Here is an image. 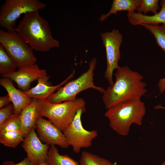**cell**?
I'll return each mask as SVG.
<instances>
[{
    "label": "cell",
    "mask_w": 165,
    "mask_h": 165,
    "mask_svg": "<svg viewBox=\"0 0 165 165\" xmlns=\"http://www.w3.org/2000/svg\"><path fill=\"white\" fill-rule=\"evenodd\" d=\"M18 67L11 57L0 44V74L1 76L9 75L16 71Z\"/></svg>",
    "instance_id": "obj_20"
},
{
    "label": "cell",
    "mask_w": 165,
    "mask_h": 165,
    "mask_svg": "<svg viewBox=\"0 0 165 165\" xmlns=\"http://www.w3.org/2000/svg\"><path fill=\"white\" fill-rule=\"evenodd\" d=\"M161 8L159 12L153 15L148 16L135 12L127 14L129 23L132 25H137L143 23L154 25L165 24V0L160 2Z\"/></svg>",
    "instance_id": "obj_16"
},
{
    "label": "cell",
    "mask_w": 165,
    "mask_h": 165,
    "mask_svg": "<svg viewBox=\"0 0 165 165\" xmlns=\"http://www.w3.org/2000/svg\"><path fill=\"white\" fill-rule=\"evenodd\" d=\"M140 25L145 27L152 34L157 45L165 53V24L159 25L143 23Z\"/></svg>",
    "instance_id": "obj_22"
},
{
    "label": "cell",
    "mask_w": 165,
    "mask_h": 165,
    "mask_svg": "<svg viewBox=\"0 0 165 165\" xmlns=\"http://www.w3.org/2000/svg\"><path fill=\"white\" fill-rule=\"evenodd\" d=\"M39 0H6L0 10V25L7 31L15 29L16 20L22 14L45 8Z\"/></svg>",
    "instance_id": "obj_7"
},
{
    "label": "cell",
    "mask_w": 165,
    "mask_h": 165,
    "mask_svg": "<svg viewBox=\"0 0 165 165\" xmlns=\"http://www.w3.org/2000/svg\"><path fill=\"white\" fill-rule=\"evenodd\" d=\"M1 165H36L32 162L27 157L20 162L15 163L11 161H4Z\"/></svg>",
    "instance_id": "obj_27"
},
{
    "label": "cell",
    "mask_w": 165,
    "mask_h": 165,
    "mask_svg": "<svg viewBox=\"0 0 165 165\" xmlns=\"http://www.w3.org/2000/svg\"><path fill=\"white\" fill-rule=\"evenodd\" d=\"M35 128L38 138L45 144L64 149L69 146L63 131L48 120L38 117Z\"/></svg>",
    "instance_id": "obj_10"
},
{
    "label": "cell",
    "mask_w": 165,
    "mask_h": 165,
    "mask_svg": "<svg viewBox=\"0 0 165 165\" xmlns=\"http://www.w3.org/2000/svg\"><path fill=\"white\" fill-rule=\"evenodd\" d=\"M24 138L21 130L0 132V142L6 147L15 148L23 141Z\"/></svg>",
    "instance_id": "obj_19"
},
{
    "label": "cell",
    "mask_w": 165,
    "mask_h": 165,
    "mask_svg": "<svg viewBox=\"0 0 165 165\" xmlns=\"http://www.w3.org/2000/svg\"><path fill=\"white\" fill-rule=\"evenodd\" d=\"M85 110V107L79 109L73 121L63 131L68 145L72 147L76 154L82 148L90 147L93 140L98 135L96 130H88L83 127L81 118Z\"/></svg>",
    "instance_id": "obj_8"
},
{
    "label": "cell",
    "mask_w": 165,
    "mask_h": 165,
    "mask_svg": "<svg viewBox=\"0 0 165 165\" xmlns=\"http://www.w3.org/2000/svg\"><path fill=\"white\" fill-rule=\"evenodd\" d=\"M105 116L108 119L112 129L122 136H126L132 124H142L146 113L145 105L141 99L132 100L112 106L107 109Z\"/></svg>",
    "instance_id": "obj_3"
},
{
    "label": "cell",
    "mask_w": 165,
    "mask_h": 165,
    "mask_svg": "<svg viewBox=\"0 0 165 165\" xmlns=\"http://www.w3.org/2000/svg\"><path fill=\"white\" fill-rule=\"evenodd\" d=\"M157 85L160 94L163 93L165 90V77L160 79ZM154 108L155 109H163L165 110V107L160 104L155 106ZM164 119L165 120V116Z\"/></svg>",
    "instance_id": "obj_26"
},
{
    "label": "cell",
    "mask_w": 165,
    "mask_h": 165,
    "mask_svg": "<svg viewBox=\"0 0 165 165\" xmlns=\"http://www.w3.org/2000/svg\"><path fill=\"white\" fill-rule=\"evenodd\" d=\"M85 105L82 98L57 103H51L47 99L38 100V112L39 116L46 117L63 131L73 121L78 110Z\"/></svg>",
    "instance_id": "obj_4"
},
{
    "label": "cell",
    "mask_w": 165,
    "mask_h": 165,
    "mask_svg": "<svg viewBox=\"0 0 165 165\" xmlns=\"http://www.w3.org/2000/svg\"><path fill=\"white\" fill-rule=\"evenodd\" d=\"M15 109L13 104H9L0 109V126L7 119L14 114Z\"/></svg>",
    "instance_id": "obj_25"
},
{
    "label": "cell",
    "mask_w": 165,
    "mask_h": 165,
    "mask_svg": "<svg viewBox=\"0 0 165 165\" xmlns=\"http://www.w3.org/2000/svg\"><path fill=\"white\" fill-rule=\"evenodd\" d=\"M0 44L17 65L18 68L35 64L37 59L33 50L15 31L0 30Z\"/></svg>",
    "instance_id": "obj_6"
},
{
    "label": "cell",
    "mask_w": 165,
    "mask_h": 165,
    "mask_svg": "<svg viewBox=\"0 0 165 165\" xmlns=\"http://www.w3.org/2000/svg\"><path fill=\"white\" fill-rule=\"evenodd\" d=\"M114 74L115 81L103 93L102 100L106 109L120 103L141 99L147 92L143 76L128 66L119 67Z\"/></svg>",
    "instance_id": "obj_1"
},
{
    "label": "cell",
    "mask_w": 165,
    "mask_h": 165,
    "mask_svg": "<svg viewBox=\"0 0 165 165\" xmlns=\"http://www.w3.org/2000/svg\"><path fill=\"white\" fill-rule=\"evenodd\" d=\"M0 85L7 91L15 109V114H20L22 109L30 104L32 99L28 97L24 93L16 89L13 81L8 78L1 77Z\"/></svg>",
    "instance_id": "obj_14"
},
{
    "label": "cell",
    "mask_w": 165,
    "mask_h": 165,
    "mask_svg": "<svg viewBox=\"0 0 165 165\" xmlns=\"http://www.w3.org/2000/svg\"><path fill=\"white\" fill-rule=\"evenodd\" d=\"M15 30L33 50L46 52L59 47V42L52 35L48 22L38 11L24 14Z\"/></svg>",
    "instance_id": "obj_2"
},
{
    "label": "cell",
    "mask_w": 165,
    "mask_h": 165,
    "mask_svg": "<svg viewBox=\"0 0 165 165\" xmlns=\"http://www.w3.org/2000/svg\"><path fill=\"white\" fill-rule=\"evenodd\" d=\"M38 165H49L46 161L40 163Z\"/></svg>",
    "instance_id": "obj_29"
},
{
    "label": "cell",
    "mask_w": 165,
    "mask_h": 165,
    "mask_svg": "<svg viewBox=\"0 0 165 165\" xmlns=\"http://www.w3.org/2000/svg\"><path fill=\"white\" fill-rule=\"evenodd\" d=\"M11 101L10 97L7 94L0 97V108H2L7 106Z\"/></svg>",
    "instance_id": "obj_28"
},
{
    "label": "cell",
    "mask_w": 165,
    "mask_h": 165,
    "mask_svg": "<svg viewBox=\"0 0 165 165\" xmlns=\"http://www.w3.org/2000/svg\"><path fill=\"white\" fill-rule=\"evenodd\" d=\"M75 70L64 80L59 84L52 86L49 82L50 76L47 75L37 79L38 83L36 86L24 92L29 97L38 100L47 99L62 85L65 84L74 76Z\"/></svg>",
    "instance_id": "obj_13"
},
{
    "label": "cell",
    "mask_w": 165,
    "mask_h": 165,
    "mask_svg": "<svg viewBox=\"0 0 165 165\" xmlns=\"http://www.w3.org/2000/svg\"><path fill=\"white\" fill-rule=\"evenodd\" d=\"M46 75V70L40 69L35 64L18 68L15 72L1 77L11 79L19 89L25 92L30 89L33 82Z\"/></svg>",
    "instance_id": "obj_12"
},
{
    "label": "cell",
    "mask_w": 165,
    "mask_h": 165,
    "mask_svg": "<svg viewBox=\"0 0 165 165\" xmlns=\"http://www.w3.org/2000/svg\"><path fill=\"white\" fill-rule=\"evenodd\" d=\"M21 123L20 114H14L0 126V132L21 130Z\"/></svg>",
    "instance_id": "obj_23"
},
{
    "label": "cell",
    "mask_w": 165,
    "mask_h": 165,
    "mask_svg": "<svg viewBox=\"0 0 165 165\" xmlns=\"http://www.w3.org/2000/svg\"><path fill=\"white\" fill-rule=\"evenodd\" d=\"M38 99L32 98V102L24 107L20 114L21 123V130L25 137L31 129L35 127L39 117L38 112Z\"/></svg>",
    "instance_id": "obj_15"
},
{
    "label": "cell",
    "mask_w": 165,
    "mask_h": 165,
    "mask_svg": "<svg viewBox=\"0 0 165 165\" xmlns=\"http://www.w3.org/2000/svg\"><path fill=\"white\" fill-rule=\"evenodd\" d=\"M159 1L158 0H141L140 5L137 9L138 13L143 12L145 15L148 12H152L154 14H156L159 7Z\"/></svg>",
    "instance_id": "obj_24"
},
{
    "label": "cell",
    "mask_w": 165,
    "mask_h": 165,
    "mask_svg": "<svg viewBox=\"0 0 165 165\" xmlns=\"http://www.w3.org/2000/svg\"><path fill=\"white\" fill-rule=\"evenodd\" d=\"M79 165H116L107 159L87 151L82 152Z\"/></svg>",
    "instance_id": "obj_21"
},
{
    "label": "cell",
    "mask_w": 165,
    "mask_h": 165,
    "mask_svg": "<svg viewBox=\"0 0 165 165\" xmlns=\"http://www.w3.org/2000/svg\"><path fill=\"white\" fill-rule=\"evenodd\" d=\"M22 142V146L27 153V157L33 163L38 165L47 161L50 146L42 143L35 127L26 135Z\"/></svg>",
    "instance_id": "obj_11"
},
{
    "label": "cell",
    "mask_w": 165,
    "mask_h": 165,
    "mask_svg": "<svg viewBox=\"0 0 165 165\" xmlns=\"http://www.w3.org/2000/svg\"><path fill=\"white\" fill-rule=\"evenodd\" d=\"M97 63L96 58H93L89 63L87 71L76 79L68 82L64 86L60 87L50 95L47 100L53 103L73 100L77 98L76 96L79 93L89 89H93L103 93L105 90L95 86L94 82V71Z\"/></svg>",
    "instance_id": "obj_5"
},
{
    "label": "cell",
    "mask_w": 165,
    "mask_h": 165,
    "mask_svg": "<svg viewBox=\"0 0 165 165\" xmlns=\"http://www.w3.org/2000/svg\"><path fill=\"white\" fill-rule=\"evenodd\" d=\"M141 0H114L111 9L106 14H102L99 20L102 21L106 20L112 15L116 14L117 12L126 11L128 13L134 12L140 5Z\"/></svg>",
    "instance_id": "obj_17"
},
{
    "label": "cell",
    "mask_w": 165,
    "mask_h": 165,
    "mask_svg": "<svg viewBox=\"0 0 165 165\" xmlns=\"http://www.w3.org/2000/svg\"><path fill=\"white\" fill-rule=\"evenodd\" d=\"M100 36L106 53V68L104 76L109 85H112L114 83V71L119 67L118 61L120 58V48L123 36L118 29H114L111 32L101 33Z\"/></svg>",
    "instance_id": "obj_9"
},
{
    "label": "cell",
    "mask_w": 165,
    "mask_h": 165,
    "mask_svg": "<svg viewBox=\"0 0 165 165\" xmlns=\"http://www.w3.org/2000/svg\"><path fill=\"white\" fill-rule=\"evenodd\" d=\"M161 165H165V161L163 162L161 164Z\"/></svg>",
    "instance_id": "obj_30"
},
{
    "label": "cell",
    "mask_w": 165,
    "mask_h": 165,
    "mask_svg": "<svg viewBox=\"0 0 165 165\" xmlns=\"http://www.w3.org/2000/svg\"><path fill=\"white\" fill-rule=\"evenodd\" d=\"M47 161L49 165H79V162L68 155L60 154L55 145L50 146Z\"/></svg>",
    "instance_id": "obj_18"
}]
</instances>
